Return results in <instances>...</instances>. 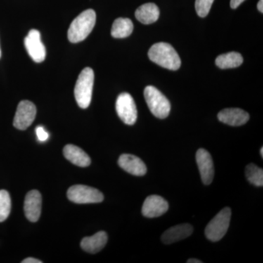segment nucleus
I'll use <instances>...</instances> for the list:
<instances>
[{
    "mask_svg": "<svg viewBox=\"0 0 263 263\" xmlns=\"http://www.w3.org/2000/svg\"><path fill=\"white\" fill-rule=\"evenodd\" d=\"M245 1V0H230V7H231L233 9H235V8H238V7Z\"/></svg>",
    "mask_w": 263,
    "mask_h": 263,
    "instance_id": "obj_25",
    "label": "nucleus"
},
{
    "mask_svg": "<svg viewBox=\"0 0 263 263\" xmlns=\"http://www.w3.org/2000/svg\"><path fill=\"white\" fill-rule=\"evenodd\" d=\"M187 263H202V261L197 259H188Z\"/></svg>",
    "mask_w": 263,
    "mask_h": 263,
    "instance_id": "obj_28",
    "label": "nucleus"
},
{
    "mask_svg": "<svg viewBox=\"0 0 263 263\" xmlns=\"http://www.w3.org/2000/svg\"><path fill=\"white\" fill-rule=\"evenodd\" d=\"M94 81V71L90 67L84 68L78 78L74 94L76 102L81 108H87L91 103Z\"/></svg>",
    "mask_w": 263,
    "mask_h": 263,
    "instance_id": "obj_3",
    "label": "nucleus"
},
{
    "mask_svg": "<svg viewBox=\"0 0 263 263\" xmlns=\"http://www.w3.org/2000/svg\"><path fill=\"white\" fill-rule=\"evenodd\" d=\"M193 233V227L190 224H178L166 230L161 237L164 245H171L188 238Z\"/></svg>",
    "mask_w": 263,
    "mask_h": 263,
    "instance_id": "obj_15",
    "label": "nucleus"
},
{
    "mask_svg": "<svg viewBox=\"0 0 263 263\" xmlns=\"http://www.w3.org/2000/svg\"><path fill=\"white\" fill-rule=\"evenodd\" d=\"M144 98L148 108L155 117L165 119L171 112V103L167 98L155 86H148L144 89Z\"/></svg>",
    "mask_w": 263,
    "mask_h": 263,
    "instance_id": "obj_4",
    "label": "nucleus"
},
{
    "mask_svg": "<svg viewBox=\"0 0 263 263\" xmlns=\"http://www.w3.org/2000/svg\"><path fill=\"white\" fill-rule=\"evenodd\" d=\"M24 46L33 61L41 63L44 61L46 50L41 41V33L37 29H31L24 39Z\"/></svg>",
    "mask_w": 263,
    "mask_h": 263,
    "instance_id": "obj_9",
    "label": "nucleus"
},
{
    "mask_svg": "<svg viewBox=\"0 0 263 263\" xmlns=\"http://www.w3.org/2000/svg\"><path fill=\"white\" fill-rule=\"evenodd\" d=\"M11 211V199L6 190H0V222L8 219Z\"/></svg>",
    "mask_w": 263,
    "mask_h": 263,
    "instance_id": "obj_22",
    "label": "nucleus"
},
{
    "mask_svg": "<svg viewBox=\"0 0 263 263\" xmlns=\"http://www.w3.org/2000/svg\"><path fill=\"white\" fill-rule=\"evenodd\" d=\"M221 122L233 127L243 125L249 120V114L240 108H226L218 114Z\"/></svg>",
    "mask_w": 263,
    "mask_h": 263,
    "instance_id": "obj_14",
    "label": "nucleus"
},
{
    "mask_svg": "<svg viewBox=\"0 0 263 263\" xmlns=\"http://www.w3.org/2000/svg\"><path fill=\"white\" fill-rule=\"evenodd\" d=\"M196 161L202 182L205 185L211 184L214 177V167L210 153L200 148L196 153Z\"/></svg>",
    "mask_w": 263,
    "mask_h": 263,
    "instance_id": "obj_10",
    "label": "nucleus"
},
{
    "mask_svg": "<svg viewBox=\"0 0 263 263\" xmlns=\"http://www.w3.org/2000/svg\"><path fill=\"white\" fill-rule=\"evenodd\" d=\"M136 18L143 24L155 23L160 17V9L154 3H146L140 6L136 11Z\"/></svg>",
    "mask_w": 263,
    "mask_h": 263,
    "instance_id": "obj_18",
    "label": "nucleus"
},
{
    "mask_svg": "<svg viewBox=\"0 0 263 263\" xmlns=\"http://www.w3.org/2000/svg\"><path fill=\"white\" fill-rule=\"evenodd\" d=\"M167 200L159 195H150L143 202L142 214L147 218H155L163 215L168 210Z\"/></svg>",
    "mask_w": 263,
    "mask_h": 263,
    "instance_id": "obj_11",
    "label": "nucleus"
},
{
    "mask_svg": "<svg viewBox=\"0 0 263 263\" xmlns=\"http://www.w3.org/2000/svg\"><path fill=\"white\" fill-rule=\"evenodd\" d=\"M118 164L124 171L133 176H144L147 172L146 165L143 161L135 155L128 154L121 155Z\"/></svg>",
    "mask_w": 263,
    "mask_h": 263,
    "instance_id": "obj_13",
    "label": "nucleus"
},
{
    "mask_svg": "<svg viewBox=\"0 0 263 263\" xmlns=\"http://www.w3.org/2000/svg\"><path fill=\"white\" fill-rule=\"evenodd\" d=\"M63 153L67 160L79 167H88L91 164L89 156L75 145H67L64 148Z\"/></svg>",
    "mask_w": 263,
    "mask_h": 263,
    "instance_id": "obj_17",
    "label": "nucleus"
},
{
    "mask_svg": "<svg viewBox=\"0 0 263 263\" xmlns=\"http://www.w3.org/2000/svg\"><path fill=\"white\" fill-rule=\"evenodd\" d=\"M243 57L237 52L224 53L216 58V65L221 69L235 68L243 63Z\"/></svg>",
    "mask_w": 263,
    "mask_h": 263,
    "instance_id": "obj_19",
    "label": "nucleus"
},
{
    "mask_svg": "<svg viewBox=\"0 0 263 263\" xmlns=\"http://www.w3.org/2000/svg\"><path fill=\"white\" fill-rule=\"evenodd\" d=\"M246 176L247 180L254 186H263V170L253 163L249 164L246 167Z\"/></svg>",
    "mask_w": 263,
    "mask_h": 263,
    "instance_id": "obj_21",
    "label": "nucleus"
},
{
    "mask_svg": "<svg viewBox=\"0 0 263 263\" xmlns=\"http://www.w3.org/2000/svg\"><path fill=\"white\" fill-rule=\"evenodd\" d=\"M37 114V108L32 102L22 100L17 107L13 126L20 130H25L32 124Z\"/></svg>",
    "mask_w": 263,
    "mask_h": 263,
    "instance_id": "obj_8",
    "label": "nucleus"
},
{
    "mask_svg": "<svg viewBox=\"0 0 263 263\" xmlns=\"http://www.w3.org/2000/svg\"><path fill=\"white\" fill-rule=\"evenodd\" d=\"M151 61L170 70H177L181 67V59L171 45L157 43L151 47L148 53Z\"/></svg>",
    "mask_w": 263,
    "mask_h": 263,
    "instance_id": "obj_1",
    "label": "nucleus"
},
{
    "mask_svg": "<svg viewBox=\"0 0 263 263\" xmlns=\"http://www.w3.org/2000/svg\"><path fill=\"white\" fill-rule=\"evenodd\" d=\"M36 135H37L38 141L41 142L46 141L49 138V134L42 126H38L36 128Z\"/></svg>",
    "mask_w": 263,
    "mask_h": 263,
    "instance_id": "obj_24",
    "label": "nucleus"
},
{
    "mask_svg": "<svg viewBox=\"0 0 263 263\" xmlns=\"http://www.w3.org/2000/svg\"><path fill=\"white\" fill-rule=\"evenodd\" d=\"M1 48H0V58H1Z\"/></svg>",
    "mask_w": 263,
    "mask_h": 263,
    "instance_id": "obj_30",
    "label": "nucleus"
},
{
    "mask_svg": "<svg viewBox=\"0 0 263 263\" xmlns=\"http://www.w3.org/2000/svg\"><path fill=\"white\" fill-rule=\"evenodd\" d=\"M108 242V235L105 232L100 231L92 236L86 237L81 240V247L88 253L95 254L100 252Z\"/></svg>",
    "mask_w": 263,
    "mask_h": 263,
    "instance_id": "obj_16",
    "label": "nucleus"
},
{
    "mask_svg": "<svg viewBox=\"0 0 263 263\" xmlns=\"http://www.w3.org/2000/svg\"><path fill=\"white\" fill-rule=\"evenodd\" d=\"M214 0H195V10L202 18L206 16L212 8Z\"/></svg>",
    "mask_w": 263,
    "mask_h": 263,
    "instance_id": "obj_23",
    "label": "nucleus"
},
{
    "mask_svg": "<svg viewBox=\"0 0 263 263\" xmlns=\"http://www.w3.org/2000/svg\"><path fill=\"white\" fill-rule=\"evenodd\" d=\"M96 23V13L94 10L88 9L82 12L71 23L67 32L70 42H81L89 35Z\"/></svg>",
    "mask_w": 263,
    "mask_h": 263,
    "instance_id": "obj_2",
    "label": "nucleus"
},
{
    "mask_svg": "<svg viewBox=\"0 0 263 263\" xmlns=\"http://www.w3.org/2000/svg\"><path fill=\"white\" fill-rule=\"evenodd\" d=\"M116 109L119 117L124 124L133 125L138 118L136 103L134 99L128 93L119 95L116 103Z\"/></svg>",
    "mask_w": 263,
    "mask_h": 263,
    "instance_id": "obj_7",
    "label": "nucleus"
},
{
    "mask_svg": "<svg viewBox=\"0 0 263 263\" xmlns=\"http://www.w3.org/2000/svg\"><path fill=\"white\" fill-rule=\"evenodd\" d=\"M24 209L28 220L36 222L40 219L42 209V196L37 190H31L27 194Z\"/></svg>",
    "mask_w": 263,
    "mask_h": 263,
    "instance_id": "obj_12",
    "label": "nucleus"
},
{
    "mask_svg": "<svg viewBox=\"0 0 263 263\" xmlns=\"http://www.w3.org/2000/svg\"><path fill=\"white\" fill-rule=\"evenodd\" d=\"M67 197L78 204L99 203L103 201L104 195L97 189L85 185H74L69 188Z\"/></svg>",
    "mask_w": 263,
    "mask_h": 263,
    "instance_id": "obj_6",
    "label": "nucleus"
},
{
    "mask_svg": "<svg viewBox=\"0 0 263 263\" xmlns=\"http://www.w3.org/2000/svg\"><path fill=\"white\" fill-rule=\"evenodd\" d=\"M22 263H42V261L33 257H29V258L24 259L22 262Z\"/></svg>",
    "mask_w": 263,
    "mask_h": 263,
    "instance_id": "obj_26",
    "label": "nucleus"
},
{
    "mask_svg": "<svg viewBox=\"0 0 263 263\" xmlns=\"http://www.w3.org/2000/svg\"><path fill=\"white\" fill-rule=\"evenodd\" d=\"M257 8L259 12L263 13V0H259L258 4H257Z\"/></svg>",
    "mask_w": 263,
    "mask_h": 263,
    "instance_id": "obj_27",
    "label": "nucleus"
},
{
    "mask_svg": "<svg viewBox=\"0 0 263 263\" xmlns=\"http://www.w3.org/2000/svg\"><path fill=\"white\" fill-rule=\"evenodd\" d=\"M231 219V209L224 208L208 224L205 228V236L209 240L216 242L226 235L229 228Z\"/></svg>",
    "mask_w": 263,
    "mask_h": 263,
    "instance_id": "obj_5",
    "label": "nucleus"
},
{
    "mask_svg": "<svg viewBox=\"0 0 263 263\" xmlns=\"http://www.w3.org/2000/svg\"><path fill=\"white\" fill-rule=\"evenodd\" d=\"M260 154H261V157H263V148L262 147V148H261V149H260Z\"/></svg>",
    "mask_w": 263,
    "mask_h": 263,
    "instance_id": "obj_29",
    "label": "nucleus"
},
{
    "mask_svg": "<svg viewBox=\"0 0 263 263\" xmlns=\"http://www.w3.org/2000/svg\"><path fill=\"white\" fill-rule=\"evenodd\" d=\"M133 24L130 19L119 18L114 21L111 35L114 38H125L133 33Z\"/></svg>",
    "mask_w": 263,
    "mask_h": 263,
    "instance_id": "obj_20",
    "label": "nucleus"
}]
</instances>
